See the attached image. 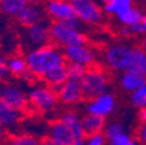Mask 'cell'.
I'll return each mask as SVG.
<instances>
[{
  "label": "cell",
  "mask_w": 146,
  "mask_h": 145,
  "mask_svg": "<svg viewBox=\"0 0 146 145\" xmlns=\"http://www.w3.org/2000/svg\"><path fill=\"white\" fill-rule=\"evenodd\" d=\"M25 58L28 70L38 78H43L50 70L66 63L64 51L58 45L51 43L29 50Z\"/></svg>",
  "instance_id": "cell-1"
},
{
  "label": "cell",
  "mask_w": 146,
  "mask_h": 145,
  "mask_svg": "<svg viewBox=\"0 0 146 145\" xmlns=\"http://www.w3.org/2000/svg\"><path fill=\"white\" fill-rule=\"evenodd\" d=\"M81 28L82 22L77 17L68 21H53L50 25L51 41L59 48L86 44L87 37Z\"/></svg>",
  "instance_id": "cell-2"
},
{
  "label": "cell",
  "mask_w": 146,
  "mask_h": 145,
  "mask_svg": "<svg viewBox=\"0 0 146 145\" xmlns=\"http://www.w3.org/2000/svg\"><path fill=\"white\" fill-rule=\"evenodd\" d=\"M110 78L107 71L98 65H93L87 69L86 74L81 79V86L85 98L92 99L102 93L108 92Z\"/></svg>",
  "instance_id": "cell-3"
},
{
  "label": "cell",
  "mask_w": 146,
  "mask_h": 145,
  "mask_svg": "<svg viewBox=\"0 0 146 145\" xmlns=\"http://www.w3.org/2000/svg\"><path fill=\"white\" fill-rule=\"evenodd\" d=\"M133 47L125 43H116L109 45L103 52L106 66L115 72L129 71Z\"/></svg>",
  "instance_id": "cell-4"
},
{
  "label": "cell",
  "mask_w": 146,
  "mask_h": 145,
  "mask_svg": "<svg viewBox=\"0 0 146 145\" xmlns=\"http://www.w3.org/2000/svg\"><path fill=\"white\" fill-rule=\"evenodd\" d=\"M28 100L30 107L43 114L52 113L57 108L59 101L56 90L46 84L34 86L28 92Z\"/></svg>",
  "instance_id": "cell-5"
},
{
  "label": "cell",
  "mask_w": 146,
  "mask_h": 145,
  "mask_svg": "<svg viewBox=\"0 0 146 145\" xmlns=\"http://www.w3.org/2000/svg\"><path fill=\"white\" fill-rule=\"evenodd\" d=\"M77 19L82 23L99 25L103 20V7L96 0H70Z\"/></svg>",
  "instance_id": "cell-6"
},
{
  "label": "cell",
  "mask_w": 146,
  "mask_h": 145,
  "mask_svg": "<svg viewBox=\"0 0 146 145\" xmlns=\"http://www.w3.org/2000/svg\"><path fill=\"white\" fill-rule=\"evenodd\" d=\"M0 99L20 112H25L29 107L28 93H26L19 85L6 82L4 80L0 81Z\"/></svg>",
  "instance_id": "cell-7"
},
{
  "label": "cell",
  "mask_w": 146,
  "mask_h": 145,
  "mask_svg": "<svg viewBox=\"0 0 146 145\" xmlns=\"http://www.w3.org/2000/svg\"><path fill=\"white\" fill-rule=\"evenodd\" d=\"M25 41L28 48L35 49L42 45L50 43L51 35H50V25L42 20L37 23H34L29 27H25Z\"/></svg>",
  "instance_id": "cell-8"
},
{
  "label": "cell",
  "mask_w": 146,
  "mask_h": 145,
  "mask_svg": "<svg viewBox=\"0 0 146 145\" xmlns=\"http://www.w3.org/2000/svg\"><path fill=\"white\" fill-rule=\"evenodd\" d=\"M63 51L67 63H77L86 67H90L95 65L96 53L89 45H87V43L80 44V45L67 47V48H64Z\"/></svg>",
  "instance_id": "cell-9"
},
{
  "label": "cell",
  "mask_w": 146,
  "mask_h": 145,
  "mask_svg": "<svg viewBox=\"0 0 146 145\" xmlns=\"http://www.w3.org/2000/svg\"><path fill=\"white\" fill-rule=\"evenodd\" d=\"M116 107V99L115 96L109 93H102L95 98L88 99L86 103V112L87 114H93L101 117H107L110 115Z\"/></svg>",
  "instance_id": "cell-10"
},
{
  "label": "cell",
  "mask_w": 146,
  "mask_h": 145,
  "mask_svg": "<svg viewBox=\"0 0 146 145\" xmlns=\"http://www.w3.org/2000/svg\"><path fill=\"white\" fill-rule=\"evenodd\" d=\"M58 100L67 106H73L81 102L85 99V94L82 90L81 81L67 79L57 90Z\"/></svg>",
  "instance_id": "cell-11"
},
{
  "label": "cell",
  "mask_w": 146,
  "mask_h": 145,
  "mask_svg": "<svg viewBox=\"0 0 146 145\" xmlns=\"http://www.w3.org/2000/svg\"><path fill=\"white\" fill-rule=\"evenodd\" d=\"M45 13L53 21H68L77 17L70 0H48Z\"/></svg>",
  "instance_id": "cell-12"
},
{
  "label": "cell",
  "mask_w": 146,
  "mask_h": 145,
  "mask_svg": "<svg viewBox=\"0 0 146 145\" xmlns=\"http://www.w3.org/2000/svg\"><path fill=\"white\" fill-rule=\"evenodd\" d=\"M48 132H49L48 137L59 145H71L72 142L76 139L72 129L64 122H62L59 118L57 121H53L50 124Z\"/></svg>",
  "instance_id": "cell-13"
},
{
  "label": "cell",
  "mask_w": 146,
  "mask_h": 145,
  "mask_svg": "<svg viewBox=\"0 0 146 145\" xmlns=\"http://www.w3.org/2000/svg\"><path fill=\"white\" fill-rule=\"evenodd\" d=\"M44 19V11L36 3L27 4L26 7L17 14L16 20L22 27H29L34 23H37Z\"/></svg>",
  "instance_id": "cell-14"
},
{
  "label": "cell",
  "mask_w": 146,
  "mask_h": 145,
  "mask_svg": "<svg viewBox=\"0 0 146 145\" xmlns=\"http://www.w3.org/2000/svg\"><path fill=\"white\" fill-rule=\"evenodd\" d=\"M146 84V76L133 71H124L119 77V85L125 92L132 93Z\"/></svg>",
  "instance_id": "cell-15"
},
{
  "label": "cell",
  "mask_w": 146,
  "mask_h": 145,
  "mask_svg": "<svg viewBox=\"0 0 146 145\" xmlns=\"http://www.w3.org/2000/svg\"><path fill=\"white\" fill-rule=\"evenodd\" d=\"M67 79H68V72H67L66 63L50 70L43 77L44 82L54 90H57Z\"/></svg>",
  "instance_id": "cell-16"
},
{
  "label": "cell",
  "mask_w": 146,
  "mask_h": 145,
  "mask_svg": "<svg viewBox=\"0 0 146 145\" xmlns=\"http://www.w3.org/2000/svg\"><path fill=\"white\" fill-rule=\"evenodd\" d=\"M21 114L22 112L15 109L0 99V122L6 126V129L15 128L21 120Z\"/></svg>",
  "instance_id": "cell-17"
},
{
  "label": "cell",
  "mask_w": 146,
  "mask_h": 145,
  "mask_svg": "<svg viewBox=\"0 0 146 145\" xmlns=\"http://www.w3.org/2000/svg\"><path fill=\"white\" fill-rule=\"evenodd\" d=\"M59 120L72 129L76 138H85L86 137V134L84 131V126H82V122H81V117L79 116V114L76 110L64 112L59 116Z\"/></svg>",
  "instance_id": "cell-18"
},
{
  "label": "cell",
  "mask_w": 146,
  "mask_h": 145,
  "mask_svg": "<svg viewBox=\"0 0 146 145\" xmlns=\"http://www.w3.org/2000/svg\"><path fill=\"white\" fill-rule=\"evenodd\" d=\"M81 122H82L84 131H85L86 136L103 132V130L106 128V124H107L104 117L93 115V114H86L81 118Z\"/></svg>",
  "instance_id": "cell-19"
},
{
  "label": "cell",
  "mask_w": 146,
  "mask_h": 145,
  "mask_svg": "<svg viewBox=\"0 0 146 145\" xmlns=\"http://www.w3.org/2000/svg\"><path fill=\"white\" fill-rule=\"evenodd\" d=\"M117 21L122 25V26H126V27H132L139 22H141L143 17H144V13L140 8L132 6L131 8L126 9L124 12H122L121 14L115 16Z\"/></svg>",
  "instance_id": "cell-20"
},
{
  "label": "cell",
  "mask_w": 146,
  "mask_h": 145,
  "mask_svg": "<svg viewBox=\"0 0 146 145\" xmlns=\"http://www.w3.org/2000/svg\"><path fill=\"white\" fill-rule=\"evenodd\" d=\"M7 67L9 71V74H13L15 77H23L27 74L28 65L26 62V58L19 55H14L7 59Z\"/></svg>",
  "instance_id": "cell-21"
},
{
  "label": "cell",
  "mask_w": 146,
  "mask_h": 145,
  "mask_svg": "<svg viewBox=\"0 0 146 145\" xmlns=\"http://www.w3.org/2000/svg\"><path fill=\"white\" fill-rule=\"evenodd\" d=\"M129 71L146 76V51L140 47H133L132 49V58Z\"/></svg>",
  "instance_id": "cell-22"
},
{
  "label": "cell",
  "mask_w": 146,
  "mask_h": 145,
  "mask_svg": "<svg viewBox=\"0 0 146 145\" xmlns=\"http://www.w3.org/2000/svg\"><path fill=\"white\" fill-rule=\"evenodd\" d=\"M133 6V0H109L103 5V12L109 15H118Z\"/></svg>",
  "instance_id": "cell-23"
},
{
  "label": "cell",
  "mask_w": 146,
  "mask_h": 145,
  "mask_svg": "<svg viewBox=\"0 0 146 145\" xmlns=\"http://www.w3.org/2000/svg\"><path fill=\"white\" fill-rule=\"evenodd\" d=\"M27 4L25 0H3L0 3V12L4 15L16 17Z\"/></svg>",
  "instance_id": "cell-24"
},
{
  "label": "cell",
  "mask_w": 146,
  "mask_h": 145,
  "mask_svg": "<svg viewBox=\"0 0 146 145\" xmlns=\"http://www.w3.org/2000/svg\"><path fill=\"white\" fill-rule=\"evenodd\" d=\"M7 145H42V140L29 134H20L11 137Z\"/></svg>",
  "instance_id": "cell-25"
},
{
  "label": "cell",
  "mask_w": 146,
  "mask_h": 145,
  "mask_svg": "<svg viewBox=\"0 0 146 145\" xmlns=\"http://www.w3.org/2000/svg\"><path fill=\"white\" fill-rule=\"evenodd\" d=\"M66 65H67V72H68V79L78 80V81H81V79L86 74V71L88 69L77 63H66Z\"/></svg>",
  "instance_id": "cell-26"
},
{
  "label": "cell",
  "mask_w": 146,
  "mask_h": 145,
  "mask_svg": "<svg viewBox=\"0 0 146 145\" xmlns=\"http://www.w3.org/2000/svg\"><path fill=\"white\" fill-rule=\"evenodd\" d=\"M123 132H124V128L119 122H111L106 124V128L103 130V135L106 136L107 140H111Z\"/></svg>",
  "instance_id": "cell-27"
},
{
  "label": "cell",
  "mask_w": 146,
  "mask_h": 145,
  "mask_svg": "<svg viewBox=\"0 0 146 145\" xmlns=\"http://www.w3.org/2000/svg\"><path fill=\"white\" fill-rule=\"evenodd\" d=\"M131 102L136 108H145L146 107V84L131 93Z\"/></svg>",
  "instance_id": "cell-28"
},
{
  "label": "cell",
  "mask_w": 146,
  "mask_h": 145,
  "mask_svg": "<svg viewBox=\"0 0 146 145\" xmlns=\"http://www.w3.org/2000/svg\"><path fill=\"white\" fill-rule=\"evenodd\" d=\"M108 142H109V145H139V142L135 140L130 135H127L125 132L121 134L119 136Z\"/></svg>",
  "instance_id": "cell-29"
},
{
  "label": "cell",
  "mask_w": 146,
  "mask_h": 145,
  "mask_svg": "<svg viewBox=\"0 0 146 145\" xmlns=\"http://www.w3.org/2000/svg\"><path fill=\"white\" fill-rule=\"evenodd\" d=\"M106 143H107V138L103 135V132L85 137V145H106Z\"/></svg>",
  "instance_id": "cell-30"
},
{
  "label": "cell",
  "mask_w": 146,
  "mask_h": 145,
  "mask_svg": "<svg viewBox=\"0 0 146 145\" xmlns=\"http://www.w3.org/2000/svg\"><path fill=\"white\" fill-rule=\"evenodd\" d=\"M9 74V71H8V67H7V59L0 55V81L1 80H5Z\"/></svg>",
  "instance_id": "cell-31"
},
{
  "label": "cell",
  "mask_w": 146,
  "mask_h": 145,
  "mask_svg": "<svg viewBox=\"0 0 146 145\" xmlns=\"http://www.w3.org/2000/svg\"><path fill=\"white\" fill-rule=\"evenodd\" d=\"M137 137H138V142L143 145H146V123H143L137 132Z\"/></svg>",
  "instance_id": "cell-32"
},
{
  "label": "cell",
  "mask_w": 146,
  "mask_h": 145,
  "mask_svg": "<svg viewBox=\"0 0 146 145\" xmlns=\"http://www.w3.org/2000/svg\"><path fill=\"white\" fill-rule=\"evenodd\" d=\"M119 35L122 36V37H130V36L132 35V31L130 29V27H126V26H123L122 29L119 30Z\"/></svg>",
  "instance_id": "cell-33"
},
{
  "label": "cell",
  "mask_w": 146,
  "mask_h": 145,
  "mask_svg": "<svg viewBox=\"0 0 146 145\" xmlns=\"http://www.w3.org/2000/svg\"><path fill=\"white\" fill-rule=\"evenodd\" d=\"M138 117H139L141 123H146V107L145 108H140V109H139Z\"/></svg>",
  "instance_id": "cell-34"
},
{
  "label": "cell",
  "mask_w": 146,
  "mask_h": 145,
  "mask_svg": "<svg viewBox=\"0 0 146 145\" xmlns=\"http://www.w3.org/2000/svg\"><path fill=\"white\" fill-rule=\"evenodd\" d=\"M42 145H59V144H57L56 142H54V140H52L51 138L46 137V138L42 139Z\"/></svg>",
  "instance_id": "cell-35"
},
{
  "label": "cell",
  "mask_w": 146,
  "mask_h": 145,
  "mask_svg": "<svg viewBox=\"0 0 146 145\" xmlns=\"http://www.w3.org/2000/svg\"><path fill=\"white\" fill-rule=\"evenodd\" d=\"M5 135H6V126L0 122V139H3L5 137Z\"/></svg>",
  "instance_id": "cell-36"
},
{
  "label": "cell",
  "mask_w": 146,
  "mask_h": 145,
  "mask_svg": "<svg viewBox=\"0 0 146 145\" xmlns=\"http://www.w3.org/2000/svg\"><path fill=\"white\" fill-rule=\"evenodd\" d=\"M71 145H85V138H76Z\"/></svg>",
  "instance_id": "cell-37"
},
{
  "label": "cell",
  "mask_w": 146,
  "mask_h": 145,
  "mask_svg": "<svg viewBox=\"0 0 146 145\" xmlns=\"http://www.w3.org/2000/svg\"><path fill=\"white\" fill-rule=\"evenodd\" d=\"M141 26H143L144 35H146V14H144V17H143V20H141Z\"/></svg>",
  "instance_id": "cell-38"
},
{
  "label": "cell",
  "mask_w": 146,
  "mask_h": 145,
  "mask_svg": "<svg viewBox=\"0 0 146 145\" xmlns=\"http://www.w3.org/2000/svg\"><path fill=\"white\" fill-rule=\"evenodd\" d=\"M140 48H141L144 51H146V37L140 42Z\"/></svg>",
  "instance_id": "cell-39"
},
{
  "label": "cell",
  "mask_w": 146,
  "mask_h": 145,
  "mask_svg": "<svg viewBox=\"0 0 146 145\" xmlns=\"http://www.w3.org/2000/svg\"><path fill=\"white\" fill-rule=\"evenodd\" d=\"M96 1H98L100 5H104V4H107V3L109 1V0H96Z\"/></svg>",
  "instance_id": "cell-40"
},
{
  "label": "cell",
  "mask_w": 146,
  "mask_h": 145,
  "mask_svg": "<svg viewBox=\"0 0 146 145\" xmlns=\"http://www.w3.org/2000/svg\"><path fill=\"white\" fill-rule=\"evenodd\" d=\"M26 3H28V4H30V3H37L36 0H25Z\"/></svg>",
  "instance_id": "cell-41"
},
{
  "label": "cell",
  "mask_w": 146,
  "mask_h": 145,
  "mask_svg": "<svg viewBox=\"0 0 146 145\" xmlns=\"http://www.w3.org/2000/svg\"><path fill=\"white\" fill-rule=\"evenodd\" d=\"M36 1H37V3H38V1H42V0H36Z\"/></svg>",
  "instance_id": "cell-42"
},
{
  "label": "cell",
  "mask_w": 146,
  "mask_h": 145,
  "mask_svg": "<svg viewBox=\"0 0 146 145\" xmlns=\"http://www.w3.org/2000/svg\"><path fill=\"white\" fill-rule=\"evenodd\" d=\"M1 1H3V0H0V3H1Z\"/></svg>",
  "instance_id": "cell-43"
}]
</instances>
